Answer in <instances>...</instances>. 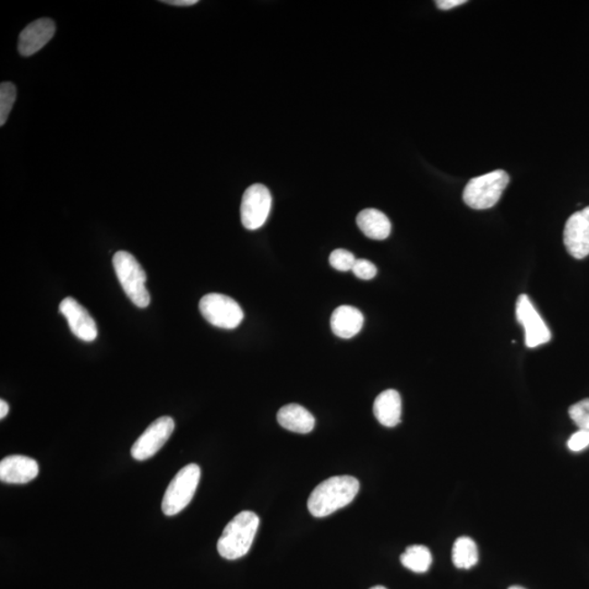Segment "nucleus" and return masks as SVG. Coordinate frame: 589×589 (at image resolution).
Wrapping results in <instances>:
<instances>
[{
	"label": "nucleus",
	"instance_id": "nucleus-1",
	"mask_svg": "<svg viewBox=\"0 0 589 589\" xmlns=\"http://www.w3.org/2000/svg\"><path fill=\"white\" fill-rule=\"evenodd\" d=\"M360 481L351 476L331 477L321 482L308 499L309 512L314 518H327L349 506L360 491Z\"/></svg>",
	"mask_w": 589,
	"mask_h": 589
},
{
	"label": "nucleus",
	"instance_id": "nucleus-2",
	"mask_svg": "<svg viewBox=\"0 0 589 589\" xmlns=\"http://www.w3.org/2000/svg\"><path fill=\"white\" fill-rule=\"evenodd\" d=\"M260 519L255 512L244 511L226 525L218 541V551L226 560H238L248 554L254 543Z\"/></svg>",
	"mask_w": 589,
	"mask_h": 589
},
{
	"label": "nucleus",
	"instance_id": "nucleus-3",
	"mask_svg": "<svg viewBox=\"0 0 589 589\" xmlns=\"http://www.w3.org/2000/svg\"><path fill=\"white\" fill-rule=\"evenodd\" d=\"M113 266L122 287L136 307L146 308L151 302L145 287L146 275L138 260L127 251L116 252Z\"/></svg>",
	"mask_w": 589,
	"mask_h": 589
},
{
	"label": "nucleus",
	"instance_id": "nucleus-4",
	"mask_svg": "<svg viewBox=\"0 0 589 589\" xmlns=\"http://www.w3.org/2000/svg\"><path fill=\"white\" fill-rule=\"evenodd\" d=\"M510 177L504 171L498 170L468 182L463 199L468 207L487 210L494 207L509 185Z\"/></svg>",
	"mask_w": 589,
	"mask_h": 589
},
{
	"label": "nucleus",
	"instance_id": "nucleus-5",
	"mask_svg": "<svg viewBox=\"0 0 589 589\" xmlns=\"http://www.w3.org/2000/svg\"><path fill=\"white\" fill-rule=\"evenodd\" d=\"M201 477V470L197 464H189L173 478L162 501V511L167 517L181 513L192 502Z\"/></svg>",
	"mask_w": 589,
	"mask_h": 589
},
{
	"label": "nucleus",
	"instance_id": "nucleus-6",
	"mask_svg": "<svg viewBox=\"0 0 589 589\" xmlns=\"http://www.w3.org/2000/svg\"><path fill=\"white\" fill-rule=\"evenodd\" d=\"M199 309L203 318L214 327L233 330L243 323V309L233 298L223 294H205L199 303Z\"/></svg>",
	"mask_w": 589,
	"mask_h": 589
},
{
	"label": "nucleus",
	"instance_id": "nucleus-7",
	"mask_svg": "<svg viewBox=\"0 0 589 589\" xmlns=\"http://www.w3.org/2000/svg\"><path fill=\"white\" fill-rule=\"evenodd\" d=\"M272 207L269 189L261 183L250 186L244 193L240 205V219L244 228L256 230L266 222Z\"/></svg>",
	"mask_w": 589,
	"mask_h": 589
},
{
	"label": "nucleus",
	"instance_id": "nucleus-8",
	"mask_svg": "<svg viewBox=\"0 0 589 589\" xmlns=\"http://www.w3.org/2000/svg\"><path fill=\"white\" fill-rule=\"evenodd\" d=\"M175 429L172 417L163 416L152 423L131 448V455L136 461H146L154 456L171 438Z\"/></svg>",
	"mask_w": 589,
	"mask_h": 589
},
{
	"label": "nucleus",
	"instance_id": "nucleus-9",
	"mask_svg": "<svg viewBox=\"0 0 589 589\" xmlns=\"http://www.w3.org/2000/svg\"><path fill=\"white\" fill-rule=\"evenodd\" d=\"M517 319L525 330V343L529 349L548 343L551 333L526 294H520L517 302Z\"/></svg>",
	"mask_w": 589,
	"mask_h": 589
},
{
	"label": "nucleus",
	"instance_id": "nucleus-10",
	"mask_svg": "<svg viewBox=\"0 0 589 589\" xmlns=\"http://www.w3.org/2000/svg\"><path fill=\"white\" fill-rule=\"evenodd\" d=\"M564 239L567 252L575 259L589 256V207L566 220Z\"/></svg>",
	"mask_w": 589,
	"mask_h": 589
},
{
	"label": "nucleus",
	"instance_id": "nucleus-11",
	"mask_svg": "<svg viewBox=\"0 0 589 589\" xmlns=\"http://www.w3.org/2000/svg\"><path fill=\"white\" fill-rule=\"evenodd\" d=\"M60 313L64 315L71 332L84 341H93L98 338V325L88 310L76 299L67 297L60 304Z\"/></svg>",
	"mask_w": 589,
	"mask_h": 589
},
{
	"label": "nucleus",
	"instance_id": "nucleus-12",
	"mask_svg": "<svg viewBox=\"0 0 589 589\" xmlns=\"http://www.w3.org/2000/svg\"><path fill=\"white\" fill-rule=\"evenodd\" d=\"M56 25L54 21L47 18L31 23L20 33L18 50L24 57L33 56L49 43L54 36Z\"/></svg>",
	"mask_w": 589,
	"mask_h": 589
},
{
	"label": "nucleus",
	"instance_id": "nucleus-13",
	"mask_svg": "<svg viewBox=\"0 0 589 589\" xmlns=\"http://www.w3.org/2000/svg\"><path fill=\"white\" fill-rule=\"evenodd\" d=\"M38 462L23 455H10L0 462V480L6 483H28L38 477Z\"/></svg>",
	"mask_w": 589,
	"mask_h": 589
},
{
	"label": "nucleus",
	"instance_id": "nucleus-14",
	"mask_svg": "<svg viewBox=\"0 0 589 589\" xmlns=\"http://www.w3.org/2000/svg\"><path fill=\"white\" fill-rule=\"evenodd\" d=\"M373 414L378 422L385 427L393 428L401 423L402 398L396 390H387L379 394L373 404Z\"/></svg>",
	"mask_w": 589,
	"mask_h": 589
},
{
	"label": "nucleus",
	"instance_id": "nucleus-15",
	"mask_svg": "<svg viewBox=\"0 0 589 589\" xmlns=\"http://www.w3.org/2000/svg\"><path fill=\"white\" fill-rule=\"evenodd\" d=\"M364 325V315L359 309L351 306H341L334 310L331 317V328L341 339H351L359 334Z\"/></svg>",
	"mask_w": 589,
	"mask_h": 589
},
{
	"label": "nucleus",
	"instance_id": "nucleus-16",
	"mask_svg": "<svg viewBox=\"0 0 589 589\" xmlns=\"http://www.w3.org/2000/svg\"><path fill=\"white\" fill-rule=\"evenodd\" d=\"M277 422L284 429L303 435L312 433L315 425L313 414L298 404H288L278 410Z\"/></svg>",
	"mask_w": 589,
	"mask_h": 589
},
{
	"label": "nucleus",
	"instance_id": "nucleus-17",
	"mask_svg": "<svg viewBox=\"0 0 589 589\" xmlns=\"http://www.w3.org/2000/svg\"><path fill=\"white\" fill-rule=\"evenodd\" d=\"M357 225L368 238L385 240L390 236L392 225L385 213L377 209H366L357 217Z\"/></svg>",
	"mask_w": 589,
	"mask_h": 589
},
{
	"label": "nucleus",
	"instance_id": "nucleus-18",
	"mask_svg": "<svg viewBox=\"0 0 589 589\" xmlns=\"http://www.w3.org/2000/svg\"><path fill=\"white\" fill-rule=\"evenodd\" d=\"M478 560L480 554L475 541L465 536L457 538L452 549V561L457 569H472L478 564Z\"/></svg>",
	"mask_w": 589,
	"mask_h": 589
},
{
	"label": "nucleus",
	"instance_id": "nucleus-19",
	"mask_svg": "<svg viewBox=\"0 0 589 589\" xmlns=\"http://www.w3.org/2000/svg\"><path fill=\"white\" fill-rule=\"evenodd\" d=\"M402 565L415 573H425L433 564V555L427 547L414 545L407 547L401 556Z\"/></svg>",
	"mask_w": 589,
	"mask_h": 589
},
{
	"label": "nucleus",
	"instance_id": "nucleus-20",
	"mask_svg": "<svg viewBox=\"0 0 589 589\" xmlns=\"http://www.w3.org/2000/svg\"><path fill=\"white\" fill-rule=\"evenodd\" d=\"M17 90L12 82H3L0 86V126L6 124L10 112H12Z\"/></svg>",
	"mask_w": 589,
	"mask_h": 589
},
{
	"label": "nucleus",
	"instance_id": "nucleus-21",
	"mask_svg": "<svg viewBox=\"0 0 589 589\" xmlns=\"http://www.w3.org/2000/svg\"><path fill=\"white\" fill-rule=\"evenodd\" d=\"M329 260L335 270L346 272L352 270L357 259L349 250L336 249L331 254Z\"/></svg>",
	"mask_w": 589,
	"mask_h": 589
},
{
	"label": "nucleus",
	"instance_id": "nucleus-22",
	"mask_svg": "<svg viewBox=\"0 0 589 589\" xmlns=\"http://www.w3.org/2000/svg\"><path fill=\"white\" fill-rule=\"evenodd\" d=\"M569 415L578 428L589 430V398L572 405Z\"/></svg>",
	"mask_w": 589,
	"mask_h": 589
},
{
	"label": "nucleus",
	"instance_id": "nucleus-23",
	"mask_svg": "<svg viewBox=\"0 0 589 589\" xmlns=\"http://www.w3.org/2000/svg\"><path fill=\"white\" fill-rule=\"evenodd\" d=\"M352 273L360 280H372L377 276V266L366 259H357Z\"/></svg>",
	"mask_w": 589,
	"mask_h": 589
},
{
	"label": "nucleus",
	"instance_id": "nucleus-24",
	"mask_svg": "<svg viewBox=\"0 0 589 589\" xmlns=\"http://www.w3.org/2000/svg\"><path fill=\"white\" fill-rule=\"evenodd\" d=\"M589 446V430L580 429L567 441V448L572 452H581Z\"/></svg>",
	"mask_w": 589,
	"mask_h": 589
},
{
	"label": "nucleus",
	"instance_id": "nucleus-25",
	"mask_svg": "<svg viewBox=\"0 0 589 589\" xmlns=\"http://www.w3.org/2000/svg\"><path fill=\"white\" fill-rule=\"evenodd\" d=\"M466 3V0H436L435 5L441 10H450Z\"/></svg>",
	"mask_w": 589,
	"mask_h": 589
},
{
	"label": "nucleus",
	"instance_id": "nucleus-26",
	"mask_svg": "<svg viewBox=\"0 0 589 589\" xmlns=\"http://www.w3.org/2000/svg\"><path fill=\"white\" fill-rule=\"evenodd\" d=\"M163 3L172 5V6L189 7L198 4V0H168V2L164 0Z\"/></svg>",
	"mask_w": 589,
	"mask_h": 589
},
{
	"label": "nucleus",
	"instance_id": "nucleus-27",
	"mask_svg": "<svg viewBox=\"0 0 589 589\" xmlns=\"http://www.w3.org/2000/svg\"><path fill=\"white\" fill-rule=\"evenodd\" d=\"M9 413V405L6 401H0V418L4 419Z\"/></svg>",
	"mask_w": 589,
	"mask_h": 589
},
{
	"label": "nucleus",
	"instance_id": "nucleus-28",
	"mask_svg": "<svg viewBox=\"0 0 589 589\" xmlns=\"http://www.w3.org/2000/svg\"><path fill=\"white\" fill-rule=\"evenodd\" d=\"M370 589H388V588H386L385 586L378 585V586L372 587Z\"/></svg>",
	"mask_w": 589,
	"mask_h": 589
},
{
	"label": "nucleus",
	"instance_id": "nucleus-29",
	"mask_svg": "<svg viewBox=\"0 0 589 589\" xmlns=\"http://www.w3.org/2000/svg\"><path fill=\"white\" fill-rule=\"evenodd\" d=\"M509 589H525V588L522 586H511Z\"/></svg>",
	"mask_w": 589,
	"mask_h": 589
}]
</instances>
